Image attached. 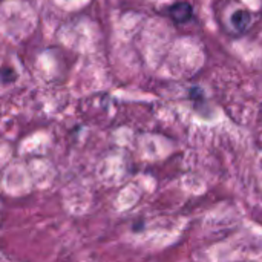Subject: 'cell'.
Instances as JSON below:
<instances>
[{
    "label": "cell",
    "instance_id": "cell-1",
    "mask_svg": "<svg viewBox=\"0 0 262 262\" xmlns=\"http://www.w3.org/2000/svg\"><path fill=\"white\" fill-rule=\"evenodd\" d=\"M169 15L175 23H186L193 15V8L189 2H178L169 8Z\"/></svg>",
    "mask_w": 262,
    "mask_h": 262
},
{
    "label": "cell",
    "instance_id": "cell-2",
    "mask_svg": "<svg viewBox=\"0 0 262 262\" xmlns=\"http://www.w3.org/2000/svg\"><path fill=\"white\" fill-rule=\"evenodd\" d=\"M230 21H232V25H233V28L236 31H246L249 28L250 21H252V15L246 9H238V11H235L232 14Z\"/></svg>",
    "mask_w": 262,
    "mask_h": 262
}]
</instances>
